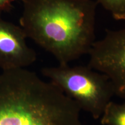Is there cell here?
<instances>
[{
	"instance_id": "6da1fadb",
	"label": "cell",
	"mask_w": 125,
	"mask_h": 125,
	"mask_svg": "<svg viewBox=\"0 0 125 125\" xmlns=\"http://www.w3.org/2000/svg\"><path fill=\"white\" fill-rule=\"evenodd\" d=\"M20 26L27 38L68 64L88 54L96 41V1L21 0Z\"/></svg>"
},
{
	"instance_id": "8992f818",
	"label": "cell",
	"mask_w": 125,
	"mask_h": 125,
	"mask_svg": "<svg viewBox=\"0 0 125 125\" xmlns=\"http://www.w3.org/2000/svg\"><path fill=\"white\" fill-rule=\"evenodd\" d=\"M100 121L102 125H125V101L121 104L111 101Z\"/></svg>"
},
{
	"instance_id": "52a82bcc",
	"label": "cell",
	"mask_w": 125,
	"mask_h": 125,
	"mask_svg": "<svg viewBox=\"0 0 125 125\" xmlns=\"http://www.w3.org/2000/svg\"><path fill=\"white\" fill-rule=\"evenodd\" d=\"M116 20H125V0H96Z\"/></svg>"
},
{
	"instance_id": "7a4b0ae2",
	"label": "cell",
	"mask_w": 125,
	"mask_h": 125,
	"mask_svg": "<svg viewBox=\"0 0 125 125\" xmlns=\"http://www.w3.org/2000/svg\"><path fill=\"white\" fill-rule=\"evenodd\" d=\"M80 112L34 72L16 68L0 74V125H83Z\"/></svg>"
},
{
	"instance_id": "3957f363",
	"label": "cell",
	"mask_w": 125,
	"mask_h": 125,
	"mask_svg": "<svg viewBox=\"0 0 125 125\" xmlns=\"http://www.w3.org/2000/svg\"><path fill=\"white\" fill-rule=\"evenodd\" d=\"M41 73L94 119H100L115 96L113 86L104 74L87 65L59 64L43 68Z\"/></svg>"
},
{
	"instance_id": "5b68a950",
	"label": "cell",
	"mask_w": 125,
	"mask_h": 125,
	"mask_svg": "<svg viewBox=\"0 0 125 125\" xmlns=\"http://www.w3.org/2000/svg\"><path fill=\"white\" fill-rule=\"evenodd\" d=\"M26 34L20 26L0 16V68L2 71L26 68L37 60V54L27 45Z\"/></svg>"
},
{
	"instance_id": "277c9868",
	"label": "cell",
	"mask_w": 125,
	"mask_h": 125,
	"mask_svg": "<svg viewBox=\"0 0 125 125\" xmlns=\"http://www.w3.org/2000/svg\"><path fill=\"white\" fill-rule=\"evenodd\" d=\"M88 66L107 76L115 96L125 100V27L108 30L89 52Z\"/></svg>"
},
{
	"instance_id": "ba28073f",
	"label": "cell",
	"mask_w": 125,
	"mask_h": 125,
	"mask_svg": "<svg viewBox=\"0 0 125 125\" xmlns=\"http://www.w3.org/2000/svg\"><path fill=\"white\" fill-rule=\"evenodd\" d=\"M17 0H0V12L9 10Z\"/></svg>"
}]
</instances>
